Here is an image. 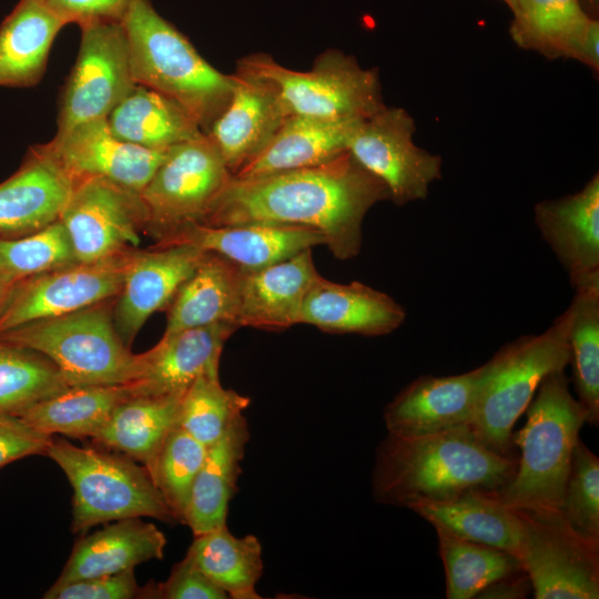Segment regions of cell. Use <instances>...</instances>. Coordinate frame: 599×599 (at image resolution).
I'll list each match as a JSON object with an SVG mask.
<instances>
[{
	"label": "cell",
	"instance_id": "cell-43",
	"mask_svg": "<svg viewBox=\"0 0 599 599\" xmlns=\"http://www.w3.org/2000/svg\"><path fill=\"white\" fill-rule=\"evenodd\" d=\"M144 597V587H139L134 569L65 583H53L43 596L45 599H131Z\"/></svg>",
	"mask_w": 599,
	"mask_h": 599
},
{
	"label": "cell",
	"instance_id": "cell-45",
	"mask_svg": "<svg viewBox=\"0 0 599 599\" xmlns=\"http://www.w3.org/2000/svg\"><path fill=\"white\" fill-rule=\"evenodd\" d=\"M51 439L20 416L0 413V469L27 456L45 455Z\"/></svg>",
	"mask_w": 599,
	"mask_h": 599
},
{
	"label": "cell",
	"instance_id": "cell-8",
	"mask_svg": "<svg viewBox=\"0 0 599 599\" xmlns=\"http://www.w3.org/2000/svg\"><path fill=\"white\" fill-rule=\"evenodd\" d=\"M571 308L544 333L525 335L502 346L490 359L491 373L480 392L470 427L493 450L512 454L514 426L550 373L565 370L570 359Z\"/></svg>",
	"mask_w": 599,
	"mask_h": 599
},
{
	"label": "cell",
	"instance_id": "cell-50",
	"mask_svg": "<svg viewBox=\"0 0 599 599\" xmlns=\"http://www.w3.org/2000/svg\"><path fill=\"white\" fill-rule=\"evenodd\" d=\"M585 11L592 18L598 19L599 0H579Z\"/></svg>",
	"mask_w": 599,
	"mask_h": 599
},
{
	"label": "cell",
	"instance_id": "cell-16",
	"mask_svg": "<svg viewBox=\"0 0 599 599\" xmlns=\"http://www.w3.org/2000/svg\"><path fill=\"white\" fill-rule=\"evenodd\" d=\"M73 181L104 179L140 193L167 150L145 149L116 138L106 119L80 123L42 144Z\"/></svg>",
	"mask_w": 599,
	"mask_h": 599
},
{
	"label": "cell",
	"instance_id": "cell-30",
	"mask_svg": "<svg viewBox=\"0 0 599 599\" xmlns=\"http://www.w3.org/2000/svg\"><path fill=\"white\" fill-rule=\"evenodd\" d=\"M64 26L37 0H20L0 24V85H35Z\"/></svg>",
	"mask_w": 599,
	"mask_h": 599
},
{
	"label": "cell",
	"instance_id": "cell-32",
	"mask_svg": "<svg viewBox=\"0 0 599 599\" xmlns=\"http://www.w3.org/2000/svg\"><path fill=\"white\" fill-rule=\"evenodd\" d=\"M183 394L125 399L91 440L146 468L167 434L177 426Z\"/></svg>",
	"mask_w": 599,
	"mask_h": 599
},
{
	"label": "cell",
	"instance_id": "cell-48",
	"mask_svg": "<svg viewBox=\"0 0 599 599\" xmlns=\"http://www.w3.org/2000/svg\"><path fill=\"white\" fill-rule=\"evenodd\" d=\"M589 67L595 74L599 71V21L592 19L579 44L576 59Z\"/></svg>",
	"mask_w": 599,
	"mask_h": 599
},
{
	"label": "cell",
	"instance_id": "cell-44",
	"mask_svg": "<svg viewBox=\"0 0 599 599\" xmlns=\"http://www.w3.org/2000/svg\"><path fill=\"white\" fill-rule=\"evenodd\" d=\"M145 598L159 599H226L227 595L204 576L184 557L173 568L169 578L154 586L144 587Z\"/></svg>",
	"mask_w": 599,
	"mask_h": 599
},
{
	"label": "cell",
	"instance_id": "cell-19",
	"mask_svg": "<svg viewBox=\"0 0 599 599\" xmlns=\"http://www.w3.org/2000/svg\"><path fill=\"white\" fill-rule=\"evenodd\" d=\"M535 223L576 290L599 285V175L534 207Z\"/></svg>",
	"mask_w": 599,
	"mask_h": 599
},
{
	"label": "cell",
	"instance_id": "cell-41",
	"mask_svg": "<svg viewBox=\"0 0 599 599\" xmlns=\"http://www.w3.org/2000/svg\"><path fill=\"white\" fill-rule=\"evenodd\" d=\"M75 262L60 219L23 237L0 238V272L16 283Z\"/></svg>",
	"mask_w": 599,
	"mask_h": 599
},
{
	"label": "cell",
	"instance_id": "cell-51",
	"mask_svg": "<svg viewBox=\"0 0 599 599\" xmlns=\"http://www.w3.org/2000/svg\"><path fill=\"white\" fill-rule=\"evenodd\" d=\"M502 1L504 3H506L508 6V8L511 7V3H512V0H500Z\"/></svg>",
	"mask_w": 599,
	"mask_h": 599
},
{
	"label": "cell",
	"instance_id": "cell-13",
	"mask_svg": "<svg viewBox=\"0 0 599 599\" xmlns=\"http://www.w3.org/2000/svg\"><path fill=\"white\" fill-rule=\"evenodd\" d=\"M134 250L93 262H75L18 282L0 316V334L115 298Z\"/></svg>",
	"mask_w": 599,
	"mask_h": 599
},
{
	"label": "cell",
	"instance_id": "cell-42",
	"mask_svg": "<svg viewBox=\"0 0 599 599\" xmlns=\"http://www.w3.org/2000/svg\"><path fill=\"white\" fill-rule=\"evenodd\" d=\"M560 511L577 532L599 542V458L580 438L572 449Z\"/></svg>",
	"mask_w": 599,
	"mask_h": 599
},
{
	"label": "cell",
	"instance_id": "cell-10",
	"mask_svg": "<svg viewBox=\"0 0 599 599\" xmlns=\"http://www.w3.org/2000/svg\"><path fill=\"white\" fill-rule=\"evenodd\" d=\"M524 524L519 560L536 599H598L599 542L577 532L560 510L514 508Z\"/></svg>",
	"mask_w": 599,
	"mask_h": 599
},
{
	"label": "cell",
	"instance_id": "cell-25",
	"mask_svg": "<svg viewBox=\"0 0 599 599\" xmlns=\"http://www.w3.org/2000/svg\"><path fill=\"white\" fill-rule=\"evenodd\" d=\"M166 537L140 517L115 520L103 529L82 537L72 549L54 583L113 575L164 557Z\"/></svg>",
	"mask_w": 599,
	"mask_h": 599
},
{
	"label": "cell",
	"instance_id": "cell-17",
	"mask_svg": "<svg viewBox=\"0 0 599 599\" xmlns=\"http://www.w3.org/2000/svg\"><path fill=\"white\" fill-rule=\"evenodd\" d=\"M154 241L152 247L191 245L215 253L245 271L261 268L326 244L324 235L316 230L261 222L224 226L191 222L165 232Z\"/></svg>",
	"mask_w": 599,
	"mask_h": 599
},
{
	"label": "cell",
	"instance_id": "cell-6",
	"mask_svg": "<svg viewBox=\"0 0 599 599\" xmlns=\"http://www.w3.org/2000/svg\"><path fill=\"white\" fill-rule=\"evenodd\" d=\"M235 71L267 84L287 118L361 120L385 106L378 70L364 69L355 57L337 49L318 54L308 71L288 69L263 52L238 59Z\"/></svg>",
	"mask_w": 599,
	"mask_h": 599
},
{
	"label": "cell",
	"instance_id": "cell-38",
	"mask_svg": "<svg viewBox=\"0 0 599 599\" xmlns=\"http://www.w3.org/2000/svg\"><path fill=\"white\" fill-rule=\"evenodd\" d=\"M69 387L47 356L0 339V413L18 415Z\"/></svg>",
	"mask_w": 599,
	"mask_h": 599
},
{
	"label": "cell",
	"instance_id": "cell-26",
	"mask_svg": "<svg viewBox=\"0 0 599 599\" xmlns=\"http://www.w3.org/2000/svg\"><path fill=\"white\" fill-rule=\"evenodd\" d=\"M362 120L288 116L265 148L232 176L253 179L328 162L347 151L349 138Z\"/></svg>",
	"mask_w": 599,
	"mask_h": 599
},
{
	"label": "cell",
	"instance_id": "cell-18",
	"mask_svg": "<svg viewBox=\"0 0 599 599\" xmlns=\"http://www.w3.org/2000/svg\"><path fill=\"white\" fill-rule=\"evenodd\" d=\"M204 254L191 245L133 251L113 306L115 328L129 347L148 318L169 306Z\"/></svg>",
	"mask_w": 599,
	"mask_h": 599
},
{
	"label": "cell",
	"instance_id": "cell-47",
	"mask_svg": "<svg viewBox=\"0 0 599 599\" xmlns=\"http://www.w3.org/2000/svg\"><path fill=\"white\" fill-rule=\"evenodd\" d=\"M532 592V586L524 569L506 575L481 589L480 599H524Z\"/></svg>",
	"mask_w": 599,
	"mask_h": 599
},
{
	"label": "cell",
	"instance_id": "cell-15",
	"mask_svg": "<svg viewBox=\"0 0 599 599\" xmlns=\"http://www.w3.org/2000/svg\"><path fill=\"white\" fill-rule=\"evenodd\" d=\"M491 368L489 359L464 374L414 379L384 409L388 434L416 438L470 426Z\"/></svg>",
	"mask_w": 599,
	"mask_h": 599
},
{
	"label": "cell",
	"instance_id": "cell-21",
	"mask_svg": "<svg viewBox=\"0 0 599 599\" xmlns=\"http://www.w3.org/2000/svg\"><path fill=\"white\" fill-rule=\"evenodd\" d=\"M237 328L219 323L163 334L141 353V375L132 382L134 396L183 394L200 375L219 372L224 344Z\"/></svg>",
	"mask_w": 599,
	"mask_h": 599
},
{
	"label": "cell",
	"instance_id": "cell-28",
	"mask_svg": "<svg viewBox=\"0 0 599 599\" xmlns=\"http://www.w3.org/2000/svg\"><path fill=\"white\" fill-rule=\"evenodd\" d=\"M407 508L432 526H440L460 538L505 550L519 559L522 519L494 491H469L443 501H417Z\"/></svg>",
	"mask_w": 599,
	"mask_h": 599
},
{
	"label": "cell",
	"instance_id": "cell-11",
	"mask_svg": "<svg viewBox=\"0 0 599 599\" xmlns=\"http://www.w3.org/2000/svg\"><path fill=\"white\" fill-rule=\"evenodd\" d=\"M80 28L79 53L60 97L55 135L106 119L135 85L122 22L99 21Z\"/></svg>",
	"mask_w": 599,
	"mask_h": 599
},
{
	"label": "cell",
	"instance_id": "cell-22",
	"mask_svg": "<svg viewBox=\"0 0 599 599\" xmlns=\"http://www.w3.org/2000/svg\"><path fill=\"white\" fill-rule=\"evenodd\" d=\"M233 77L231 99L206 133L232 174L265 148L287 118L262 80L237 71Z\"/></svg>",
	"mask_w": 599,
	"mask_h": 599
},
{
	"label": "cell",
	"instance_id": "cell-12",
	"mask_svg": "<svg viewBox=\"0 0 599 599\" xmlns=\"http://www.w3.org/2000/svg\"><path fill=\"white\" fill-rule=\"evenodd\" d=\"M416 125L403 108L384 106L354 129L347 151L379 179L396 205L425 200L441 177L443 160L414 143Z\"/></svg>",
	"mask_w": 599,
	"mask_h": 599
},
{
	"label": "cell",
	"instance_id": "cell-9",
	"mask_svg": "<svg viewBox=\"0 0 599 599\" xmlns=\"http://www.w3.org/2000/svg\"><path fill=\"white\" fill-rule=\"evenodd\" d=\"M231 177L206 134L171 146L139 193L146 214L143 233L156 240L176 226L201 222Z\"/></svg>",
	"mask_w": 599,
	"mask_h": 599
},
{
	"label": "cell",
	"instance_id": "cell-34",
	"mask_svg": "<svg viewBox=\"0 0 599 599\" xmlns=\"http://www.w3.org/2000/svg\"><path fill=\"white\" fill-rule=\"evenodd\" d=\"M509 34L517 47L549 60L576 59L590 17L579 0H512Z\"/></svg>",
	"mask_w": 599,
	"mask_h": 599
},
{
	"label": "cell",
	"instance_id": "cell-14",
	"mask_svg": "<svg viewBox=\"0 0 599 599\" xmlns=\"http://www.w3.org/2000/svg\"><path fill=\"white\" fill-rule=\"evenodd\" d=\"M60 220L77 260L93 262L136 248L146 214L138 192L88 179L73 185Z\"/></svg>",
	"mask_w": 599,
	"mask_h": 599
},
{
	"label": "cell",
	"instance_id": "cell-36",
	"mask_svg": "<svg viewBox=\"0 0 599 599\" xmlns=\"http://www.w3.org/2000/svg\"><path fill=\"white\" fill-rule=\"evenodd\" d=\"M446 577V598L473 599L493 581L524 569L520 560L491 546L460 538L433 526Z\"/></svg>",
	"mask_w": 599,
	"mask_h": 599
},
{
	"label": "cell",
	"instance_id": "cell-7",
	"mask_svg": "<svg viewBox=\"0 0 599 599\" xmlns=\"http://www.w3.org/2000/svg\"><path fill=\"white\" fill-rule=\"evenodd\" d=\"M45 455L72 486L73 532L134 517L176 521L148 469L132 458L53 437Z\"/></svg>",
	"mask_w": 599,
	"mask_h": 599
},
{
	"label": "cell",
	"instance_id": "cell-1",
	"mask_svg": "<svg viewBox=\"0 0 599 599\" xmlns=\"http://www.w3.org/2000/svg\"><path fill=\"white\" fill-rule=\"evenodd\" d=\"M386 200L385 184L346 151L315 166L253 179L232 176L197 223L301 225L321 232L332 254L348 260L361 251L366 213Z\"/></svg>",
	"mask_w": 599,
	"mask_h": 599
},
{
	"label": "cell",
	"instance_id": "cell-4",
	"mask_svg": "<svg viewBox=\"0 0 599 599\" xmlns=\"http://www.w3.org/2000/svg\"><path fill=\"white\" fill-rule=\"evenodd\" d=\"M526 412L525 426L512 433V445L520 449L515 475L494 495L510 508L560 510L587 413L571 395L564 370L544 377Z\"/></svg>",
	"mask_w": 599,
	"mask_h": 599
},
{
	"label": "cell",
	"instance_id": "cell-31",
	"mask_svg": "<svg viewBox=\"0 0 599 599\" xmlns=\"http://www.w3.org/2000/svg\"><path fill=\"white\" fill-rule=\"evenodd\" d=\"M106 121L120 140L151 150L169 149L205 134L179 102L138 83Z\"/></svg>",
	"mask_w": 599,
	"mask_h": 599
},
{
	"label": "cell",
	"instance_id": "cell-35",
	"mask_svg": "<svg viewBox=\"0 0 599 599\" xmlns=\"http://www.w3.org/2000/svg\"><path fill=\"white\" fill-rule=\"evenodd\" d=\"M186 558L232 599H260L256 585L264 565L254 535L235 537L227 526L194 535Z\"/></svg>",
	"mask_w": 599,
	"mask_h": 599
},
{
	"label": "cell",
	"instance_id": "cell-2",
	"mask_svg": "<svg viewBox=\"0 0 599 599\" xmlns=\"http://www.w3.org/2000/svg\"><path fill=\"white\" fill-rule=\"evenodd\" d=\"M517 461L485 445L470 426L416 438L388 434L375 453L372 495L378 504L407 508L498 491L512 479Z\"/></svg>",
	"mask_w": 599,
	"mask_h": 599
},
{
	"label": "cell",
	"instance_id": "cell-39",
	"mask_svg": "<svg viewBox=\"0 0 599 599\" xmlns=\"http://www.w3.org/2000/svg\"><path fill=\"white\" fill-rule=\"evenodd\" d=\"M251 399L220 382L219 372L200 375L184 392L177 426L209 447L243 415Z\"/></svg>",
	"mask_w": 599,
	"mask_h": 599
},
{
	"label": "cell",
	"instance_id": "cell-37",
	"mask_svg": "<svg viewBox=\"0 0 599 599\" xmlns=\"http://www.w3.org/2000/svg\"><path fill=\"white\" fill-rule=\"evenodd\" d=\"M569 364L587 423L599 425V285L575 291L570 303Z\"/></svg>",
	"mask_w": 599,
	"mask_h": 599
},
{
	"label": "cell",
	"instance_id": "cell-27",
	"mask_svg": "<svg viewBox=\"0 0 599 599\" xmlns=\"http://www.w3.org/2000/svg\"><path fill=\"white\" fill-rule=\"evenodd\" d=\"M243 272L226 257L205 252L166 307L167 321L163 334L219 323L238 327Z\"/></svg>",
	"mask_w": 599,
	"mask_h": 599
},
{
	"label": "cell",
	"instance_id": "cell-49",
	"mask_svg": "<svg viewBox=\"0 0 599 599\" xmlns=\"http://www.w3.org/2000/svg\"><path fill=\"white\" fill-rule=\"evenodd\" d=\"M16 284V282L11 281L0 272V316L10 298V295Z\"/></svg>",
	"mask_w": 599,
	"mask_h": 599
},
{
	"label": "cell",
	"instance_id": "cell-3",
	"mask_svg": "<svg viewBox=\"0 0 599 599\" xmlns=\"http://www.w3.org/2000/svg\"><path fill=\"white\" fill-rule=\"evenodd\" d=\"M121 22L134 82L179 102L206 134L231 99L233 74L212 67L150 0H132Z\"/></svg>",
	"mask_w": 599,
	"mask_h": 599
},
{
	"label": "cell",
	"instance_id": "cell-40",
	"mask_svg": "<svg viewBox=\"0 0 599 599\" xmlns=\"http://www.w3.org/2000/svg\"><path fill=\"white\" fill-rule=\"evenodd\" d=\"M206 450V446L180 426H175L146 467L179 522L183 524L192 485L202 467Z\"/></svg>",
	"mask_w": 599,
	"mask_h": 599
},
{
	"label": "cell",
	"instance_id": "cell-33",
	"mask_svg": "<svg viewBox=\"0 0 599 599\" xmlns=\"http://www.w3.org/2000/svg\"><path fill=\"white\" fill-rule=\"evenodd\" d=\"M134 396L133 384L69 387L18 414L35 429L53 436L93 438L114 409Z\"/></svg>",
	"mask_w": 599,
	"mask_h": 599
},
{
	"label": "cell",
	"instance_id": "cell-20",
	"mask_svg": "<svg viewBox=\"0 0 599 599\" xmlns=\"http://www.w3.org/2000/svg\"><path fill=\"white\" fill-rule=\"evenodd\" d=\"M72 190L73 181L43 145L31 146L0 183V238L23 237L59 220Z\"/></svg>",
	"mask_w": 599,
	"mask_h": 599
},
{
	"label": "cell",
	"instance_id": "cell-24",
	"mask_svg": "<svg viewBox=\"0 0 599 599\" xmlns=\"http://www.w3.org/2000/svg\"><path fill=\"white\" fill-rule=\"evenodd\" d=\"M311 250L261 268L244 270L238 327L283 331L298 324L304 298L319 276Z\"/></svg>",
	"mask_w": 599,
	"mask_h": 599
},
{
	"label": "cell",
	"instance_id": "cell-5",
	"mask_svg": "<svg viewBox=\"0 0 599 599\" xmlns=\"http://www.w3.org/2000/svg\"><path fill=\"white\" fill-rule=\"evenodd\" d=\"M115 298L60 316L35 319L0 334V339L37 351L60 369L70 387L126 384L142 370L113 321Z\"/></svg>",
	"mask_w": 599,
	"mask_h": 599
},
{
	"label": "cell",
	"instance_id": "cell-46",
	"mask_svg": "<svg viewBox=\"0 0 599 599\" xmlns=\"http://www.w3.org/2000/svg\"><path fill=\"white\" fill-rule=\"evenodd\" d=\"M64 24L121 21L132 0H37Z\"/></svg>",
	"mask_w": 599,
	"mask_h": 599
},
{
	"label": "cell",
	"instance_id": "cell-23",
	"mask_svg": "<svg viewBox=\"0 0 599 599\" xmlns=\"http://www.w3.org/2000/svg\"><path fill=\"white\" fill-rule=\"evenodd\" d=\"M406 318L405 308L366 284H339L321 275L304 298L300 322L336 334L386 335Z\"/></svg>",
	"mask_w": 599,
	"mask_h": 599
},
{
	"label": "cell",
	"instance_id": "cell-29",
	"mask_svg": "<svg viewBox=\"0 0 599 599\" xmlns=\"http://www.w3.org/2000/svg\"><path fill=\"white\" fill-rule=\"evenodd\" d=\"M250 440L244 415L207 447L190 493L183 524L193 535L226 525L229 505L236 493L241 464Z\"/></svg>",
	"mask_w": 599,
	"mask_h": 599
}]
</instances>
